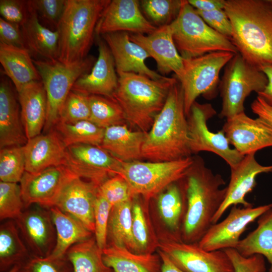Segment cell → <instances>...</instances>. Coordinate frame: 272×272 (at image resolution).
<instances>
[{
	"label": "cell",
	"mask_w": 272,
	"mask_h": 272,
	"mask_svg": "<svg viewBox=\"0 0 272 272\" xmlns=\"http://www.w3.org/2000/svg\"><path fill=\"white\" fill-rule=\"evenodd\" d=\"M231 42L239 53L260 69L272 64V0H226Z\"/></svg>",
	"instance_id": "6da1fadb"
},
{
	"label": "cell",
	"mask_w": 272,
	"mask_h": 272,
	"mask_svg": "<svg viewBox=\"0 0 272 272\" xmlns=\"http://www.w3.org/2000/svg\"><path fill=\"white\" fill-rule=\"evenodd\" d=\"M187 209L181 230V239L198 243L213 225V219L226 195V182L219 174L207 167L200 157L193 162L183 178Z\"/></svg>",
	"instance_id": "7a4b0ae2"
},
{
	"label": "cell",
	"mask_w": 272,
	"mask_h": 272,
	"mask_svg": "<svg viewBox=\"0 0 272 272\" xmlns=\"http://www.w3.org/2000/svg\"><path fill=\"white\" fill-rule=\"evenodd\" d=\"M186 117L183 91L177 80L146 133L142 149L143 158L150 162H165L190 157Z\"/></svg>",
	"instance_id": "3957f363"
},
{
	"label": "cell",
	"mask_w": 272,
	"mask_h": 272,
	"mask_svg": "<svg viewBox=\"0 0 272 272\" xmlns=\"http://www.w3.org/2000/svg\"><path fill=\"white\" fill-rule=\"evenodd\" d=\"M118 86L113 99L121 107L126 121L148 132L156 116L163 108L176 78L153 80L133 73H118Z\"/></svg>",
	"instance_id": "277c9868"
},
{
	"label": "cell",
	"mask_w": 272,
	"mask_h": 272,
	"mask_svg": "<svg viewBox=\"0 0 272 272\" xmlns=\"http://www.w3.org/2000/svg\"><path fill=\"white\" fill-rule=\"evenodd\" d=\"M110 0H66L56 30L59 34L58 60L66 64L88 56L97 23Z\"/></svg>",
	"instance_id": "5b68a950"
},
{
	"label": "cell",
	"mask_w": 272,
	"mask_h": 272,
	"mask_svg": "<svg viewBox=\"0 0 272 272\" xmlns=\"http://www.w3.org/2000/svg\"><path fill=\"white\" fill-rule=\"evenodd\" d=\"M170 26L176 48L184 59L218 51L238 53L231 41L207 25L187 1L184 0Z\"/></svg>",
	"instance_id": "8992f818"
},
{
	"label": "cell",
	"mask_w": 272,
	"mask_h": 272,
	"mask_svg": "<svg viewBox=\"0 0 272 272\" xmlns=\"http://www.w3.org/2000/svg\"><path fill=\"white\" fill-rule=\"evenodd\" d=\"M193 162L189 157L165 162L121 161L118 175L127 182L133 197L148 201L172 184L184 177Z\"/></svg>",
	"instance_id": "52a82bcc"
},
{
	"label": "cell",
	"mask_w": 272,
	"mask_h": 272,
	"mask_svg": "<svg viewBox=\"0 0 272 272\" xmlns=\"http://www.w3.org/2000/svg\"><path fill=\"white\" fill-rule=\"evenodd\" d=\"M96 60L90 55L72 64L58 60L33 59L46 93L47 111L43 128L45 132L53 128L58 122L62 106L75 82L90 72Z\"/></svg>",
	"instance_id": "ba28073f"
},
{
	"label": "cell",
	"mask_w": 272,
	"mask_h": 272,
	"mask_svg": "<svg viewBox=\"0 0 272 272\" xmlns=\"http://www.w3.org/2000/svg\"><path fill=\"white\" fill-rule=\"evenodd\" d=\"M267 83V77L260 69L240 53L235 54L225 65L220 82L222 104L219 116L227 119L244 112L246 98L253 92H262Z\"/></svg>",
	"instance_id": "9c48e42d"
},
{
	"label": "cell",
	"mask_w": 272,
	"mask_h": 272,
	"mask_svg": "<svg viewBox=\"0 0 272 272\" xmlns=\"http://www.w3.org/2000/svg\"><path fill=\"white\" fill-rule=\"evenodd\" d=\"M235 54L218 51L194 58H183V73L178 81L183 91L187 117L198 96L202 95L211 100L217 96L220 71Z\"/></svg>",
	"instance_id": "30bf717a"
},
{
	"label": "cell",
	"mask_w": 272,
	"mask_h": 272,
	"mask_svg": "<svg viewBox=\"0 0 272 272\" xmlns=\"http://www.w3.org/2000/svg\"><path fill=\"white\" fill-rule=\"evenodd\" d=\"M158 248L186 272H235L224 250L207 251L198 243H188L171 233L158 240Z\"/></svg>",
	"instance_id": "8fae6325"
},
{
	"label": "cell",
	"mask_w": 272,
	"mask_h": 272,
	"mask_svg": "<svg viewBox=\"0 0 272 272\" xmlns=\"http://www.w3.org/2000/svg\"><path fill=\"white\" fill-rule=\"evenodd\" d=\"M216 114L215 109L209 103L199 104L195 101L193 104L187 116L190 149L191 154L202 151L214 153L231 168L240 162L244 156L230 147L222 129L217 132L210 130L207 121Z\"/></svg>",
	"instance_id": "7c38bea8"
},
{
	"label": "cell",
	"mask_w": 272,
	"mask_h": 272,
	"mask_svg": "<svg viewBox=\"0 0 272 272\" xmlns=\"http://www.w3.org/2000/svg\"><path fill=\"white\" fill-rule=\"evenodd\" d=\"M64 165L78 177L99 186L118 175L121 161L99 146L77 144L66 148Z\"/></svg>",
	"instance_id": "4fadbf2b"
},
{
	"label": "cell",
	"mask_w": 272,
	"mask_h": 272,
	"mask_svg": "<svg viewBox=\"0 0 272 272\" xmlns=\"http://www.w3.org/2000/svg\"><path fill=\"white\" fill-rule=\"evenodd\" d=\"M77 176L65 165L36 173L25 171L20 182L25 210L33 205L48 209L54 207L65 186Z\"/></svg>",
	"instance_id": "5bb4252c"
},
{
	"label": "cell",
	"mask_w": 272,
	"mask_h": 272,
	"mask_svg": "<svg viewBox=\"0 0 272 272\" xmlns=\"http://www.w3.org/2000/svg\"><path fill=\"white\" fill-rule=\"evenodd\" d=\"M272 208V203L256 207L233 206L226 218L213 224L198 243L207 251L235 248L248 226Z\"/></svg>",
	"instance_id": "9a60e30c"
},
{
	"label": "cell",
	"mask_w": 272,
	"mask_h": 272,
	"mask_svg": "<svg viewBox=\"0 0 272 272\" xmlns=\"http://www.w3.org/2000/svg\"><path fill=\"white\" fill-rule=\"evenodd\" d=\"M35 205L24 210L15 221L31 255L47 257L56 245V230L49 209Z\"/></svg>",
	"instance_id": "2e32d148"
},
{
	"label": "cell",
	"mask_w": 272,
	"mask_h": 272,
	"mask_svg": "<svg viewBox=\"0 0 272 272\" xmlns=\"http://www.w3.org/2000/svg\"><path fill=\"white\" fill-rule=\"evenodd\" d=\"M222 130L230 144L243 156L272 147V125L258 117L252 118L245 112L227 118Z\"/></svg>",
	"instance_id": "e0dca14e"
},
{
	"label": "cell",
	"mask_w": 272,
	"mask_h": 272,
	"mask_svg": "<svg viewBox=\"0 0 272 272\" xmlns=\"http://www.w3.org/2000/svg\"><path fill=\"white\" fill-rule=\"evenodd\" d=\"M137 0H112L106 6L97 23L95 35L130 32L149 34L157 28L143 15Z\"/></svg>",
	"instance_id": "ac0fdd59"
},
{
	"label": "cell",
	"mask_w": 272,
	"mask_h": 272,
	"mask_svg": "<svg viewBox=\"0 0 272 272\" xmlns=\"http://www.w3.org/2000/svg\"><path fill=\"white\" fill-rule=\"evenodd\" d=\"M255 154L244 156L237 165L231 167L230 182L227 186L225 198L213 220V224L218 222L224 213L231 206L242 205L253 207L245 199L256 185V177L261 173L272 172V165L263 166L255 159Z\"/></svg>",
	"instance_id": "d6986e66"
},
{
	"label": "cell",
	"mask_w": 272,
	"mask_h": 272,
	"mask_svg": "<svg viewBox=\"0 0 272 272\" xmlns=\"http://www.w3.org/2000/svg\"><path fill=\"white\" fill-rule=\"evenodd\" d=\"M129 36L131 41L142 47L155 59L162 76L173 72L177 80L181 77L183 59L176 48L170 25L158 27L146 35L129 33Z\"/></svg>",
	"instance_id": "ffe728a7"
},
{
	"label": "cell",
	"mask_w": 272,
	"mask_h": 272,
	"mask_svg": "<svg viewBox=\"0 0 272 272\" xmlns=\"http://www.w3.org/2000/svg\"><path fill=\"white\" fill-rule=\"evenodd\" d=\"M97 44L98 57L94 65L89 73L77 80L72 90L113 99L118 81L114 60L107 44L99 36Z\"/></svg>",
	"instance_id": "44dd1931"
},
{
	"label": "cell",
	"mask_w": 272,
	"mask_h": 272,
	"mask_svg": "<svg viewBox=\"0 0 272 272\" xmlns=\"http://www.w3.org/2000/svg\"><path fill=\"white\" fill-rule=\"evenodd\" d=\"M102 37L113 56L117 73H133L155 80L166 78L147 66L145 60L150 55L142 47L130 40L129 33H110Z\"/></svg>",
	"instance_id": "7402d4cb"
},
{
	"label": "cell",
	"mask_w": 272,
	"mask_h": 272,
	"mask_svg": "<svg viewBox=\"0 0 272 272\" xmlns=\"http://www.w3.org/2000/svg\"><path fill=\"white\" fill-rule=\"evenodd\" d=\"M98 187L77 176L65 186L54 207L78 219L94 233V209Z\"/></svg>",
	"instance_id": "603a6c76"
},
{
	"label": "cell",
	"mask_w": 272,
	"mask_h": 272,
	"mask_svg": "<svg viewBox=\"0 0 272 272\" xmlns=\"http://www.w3.org/2000/svg\"><path fill=\"white\" fill-rule=\"evenodd\" d=\"M24 148L26 172L36 173L50 167L64 165L66 147L54 128L29 139Z\"/></svg>",
	"instance_id": "cb8c5ba5"
},
{
	"label": "cell",
	"mask_w": 272,
	"mask_h": 272,
	"mask_svg": "<svg viewBox=\"0 0 272 272\" xmlns=\"http://www.w3.org/2000/svg\"><path fill=\"white\" fill-rule=\"evenodd\" d=\"M28 14L21 25L25 48L35 60H58L59 34L56 30H52L43 26L38 16L27 1Z\"/></svg>",
	"instance_id": "d4e9b609"
},
{
	"label": "cell",
	"mask_w": 272,
	"mask_h": 272,
	"mask_svg": "<svg viewBox=\"0 0 272 272\" xmlns=\"http://www.w3.org/2000/svg\"><path fill=\"white\" fill-rule=\"evenodd\" d=\"M27 141L17 100L10 83L2 78L0 84V148L23 146Z\"/></svg>",
	"instance_id": "484cf974"
},
{
	"label": "cell",
	"mask_w": 272,
	"mask_h": 272,
	"mask_svg": "<svg viewBox=\"0 0 272 272\" xmlns=\"http://www.w3.org/2000/svg\"><path fill=\"white\" fill-rule=\"evenodd\" d=\"M18 93L21 117L28 140L40 134L47 116L46 91L41 81L30 83Z\"/></svg>",
	"instance_id": "4316f807"
},
{
	"label": "cell",
	"mask_w": 272,
	"mask_h": 272,
	"mask_svg": "<svg viewBox=\"0 0 272 272\" xmlns=\"http://www.w3.org/2000/svg\"><path fill=\"white\" fill-rule=\"evenodd\" d=\"M146 132L132 131L124 124L105 128L100 146L123 162L139 161L143 159L142 149Z\"/></svg>",
	"instance_id": "83f0119b"
},
{
	"label": "cell",
	"mask_w": 272,
	"mask_h": 272,
	"mask_svg": "<svg viewBox=\"0 0 272 272\" xmlns=\"http://www.w3.org/2000/svg\"><path fill=\"white\" fill-rule=\"evenodd\" d=\"M103 260L113 272H161L159 254H141L125 247L107 245L103 250Z\"/></svg>",
	"instance_id": "f1b7e54d"
},
{
	"label": "cell",
	"mask_w": 272,
	"mask_h": 272,
	"mask_svg": "<svg viewBox=\"0 0 272 272\" xmlns=\"http://www.w3.org/2000/svg\"><path fill=\"white\" fill-rule=\"evenodd\" d=\"M0 62L18 92L30 83L41 81L33 59L26 48L0 43Z\"/></svg>",
	"instance_id": "f546056e"
},
{
	"label": "cell",
	"mask_w": 272,
	"mask_h": 272,
	"mask_svg": "<svg viewBox=\"0 0 272 272\" xmlns=\"http://www.w3.org/2000/svg\"><path fill=\"white\" fill-rule=\"evenodd\" d=\"M49 210L56 233V245L51 256H64L73 245L92 236L93 233L74 216L62 212L56 207Z\"/></svg>",
	"instance_id": "4dcf8cb0"
},
{
	"label": "cell",
	"mask_w": 272,
	"mask_h": 272,
	"mask_svg": "<svg viewBox=\"0 0 272 272\" xmlns=\"http://www.w3.org/2000/svg\"><path fill=\"white\" fill-rule=\"evenodd\" d=\"M31 255L15 220L3 222L0 226V271L21 265Z\"/></svg>",
	"instance_id": "1f68e13d"
},
{
	"label": "cell",
	"mask_w": 272,
	"mask_h": 272,
	"mask_svg": "<svg viewBox=\"0 0 272 272\" xmlns=\"http://www.w3.org/2000/svg\"><path fill=\"white\" fill-rule=\"evenodd\" d=\"M176 182L159 194L157 206L159 214L166 226L173 234L180 236L187 209L184 182L182 186Z\"/></svg>",
	"instance_id": "d6a6232c"
},
{
	"label": "cell",
	"mask_w": 272,
	"mask_h": 272,
	"mask_svg": "<svg viewBox=\"0 0 272 272\" xmlns=\"http://www.w3.org/2000/svg\"><path fill=\"white\" fill-rule=\"evenodd\" d=\"M235 249L245 257L262 255L270 264L268 272H272V208L258 218L256 229L240 239Z\"/></svg>",
	"instance_id": "836d02e7"
},
{
	"label": "cell",
	"mask_w": 272,
	"mask_h": 272,
	"mask_svg": "<svg viewBox=\"0 0 272 272\" xmlns=\"http://www.w3.org/2000/svg\"><path fill=\"white\" fill-rule=\"evenodd\" d=\"M131 199L112 207L107 229L108 245L125 247L134 252L132 234V202Z\"/></svg>",
	"instance_id": "e575fe53"
},
{
	"label": "cell",
	"mask_w": 272,
	"mask_h": 272,
	"mask_svg": "<svg viewBox=\"0 0 272 272\" xmlns=\"http://www.w3.org/2000/svg\"><path fill=\"white\" fill-rule=\"evenodd\" d=\"M65 255L72 263L73 272H113L104 263L103 250L92 236L73 245Z\"/></svg>",
	"instance_id": "d590c367"
},
{
	"label": "cell",
	"mask_w": 272,
	"mask_h": 272,
	"mask_svg": "<svg viewBox=\"0 0 272 272\" xmlns=\"http://www.w3.org/2000/svg\"><path fill=\"white\" fill-rule=\"evenodd\" d=\"M54 128L60 135L67 148L77 144L100 146L105 129L90 120H82L73 123L58 121Z\"/></svg>",
	"instance_id": "8d00e7d4"
},
{
	"label": "cell",
	"mask_w": 272,
	"mask_h": 272,
	"mask_svg": "<svg viewBox=\"0 0 272 272\" xmlns=\"http://www.w3.org/2000/svg\"><path fill=\"white\" fill-rule=\"evenodd\" d=\"M132 234L135 253H153L158 242L144 206L134 197L132 202Z\"/></svg>",
	"instance_id": "74e56055"
},
{
	"label": "cell",
	"mask_w": 272,
	"mask_h": 272,
	"mask_svg": "<svg viewBox=\"0 0 272 272\" xmlns=\"http://www.w3.org/2000/svg\"><path fill=\"white\" fill-rule=\"evenodd\" d=\"M89 120L97 126L105 129L126 121L121 107L114 99L96 95H89Z\"/></svg>",
	"instance_id": "f35d334b"
},
{
	"label": "cell",
	"mask_w": 272,
	"mask_h": 272,
	"mask_svg": "<svg viewBox=\"0 0 272 272\" xmlns=\"http://www.w3.org/2000/svg\"><path fill=\"white\" fill-rule=\"evenodd\" d=\"M25 172L24 146H11L0 150V180L18 183Z\"/></svg>",
	"instance_id": "ab89813d"
},
{
	"label": "cell",
	"mask_w": 272,
	"mask_h": 272,
	"mask_svg": "<svg viewBox=\"0 0 272 272\" xmlns=\"http://www.w3.org/2000/svg\"><path fill=\"white\" fill-rule=\"evenodd\" d=\"M140 2L144 13L158 28L170 25L175 20L184 0H142Z\"/></svg>",
	"instance_id": "60d3db41"
},
{
	"label": "cell",
	"mask_w": 272,
	"mask_h": 272,
	"mask_svg": "<svg viewBox=\"0 0 272 272\" xmlns=\"http://www.w3.org/2000/svg\"><path fill=\"white\" fill-rule=\"evenodd\" d=\"M20 185L0 181V220H16L24 211Z\"/></svg>",
	"instance_id": "b9f144b4"
},
{
	"label": "cell",
	"mask_w": 272,
	"mask_h": 272,
	"mask_svg": "<svg viewBox=\"0 0 272 272\" xmlns=\"http://www.w3.org/2000/svg\"><path fill=\"white\" fill-rule=\"evenodd\" d=\"M89 97V95L86 94L72 90L62 106L58 121L73 123L89 120L90 108Z\"/></svg>",
	"instance_id": "7bdbcfd3"
},
{
	"label": "cell",
	"mask_w": 272,
	"mask_h": 272,
	"mask_svg": "<svg viewBox=\"0 0 272 272\" xmlns=\"http://www.w3.org/2000/svg\"><path fill=\"white\" fill-rule=\"evenodd\" d=\"M18 272H73V268L66 255L43 257L32 255L20 265Z\"/></svg>",
	"instance_id": "ee69618b"
},
{
	"label": "cell",
	"mask_w": 272,
	"mask_h": 272,
	"mask_svg": "<svg viewBox=\"0 0 272 272\" xmlns=\"http://www.w3.org/2000/svg\"><path fill=\"white\" fill-rule=\"evenodd\" d=\"M98 193L112 207L134 197L127 182L119 175L113 176L104 181L99 186Z\"/></svg>",
	"instance_id": "f6af8a7d"
},
{
	"label": "cell",
	"mask_w": 272,
	"mask_h": 272,
	"mask_svg": "<svg viewBox=\"0 0 272 272\" xmlns=\"http://www.w3.org/2000/svg\"><path fill=\"white\" fill-rule=\"evenodd\" d=\"M112 208L111 204L97 191L94 209V233L96 243L102 250L107 246L108 225Z\"/></svg>",
	"instance_id": "bcb514c9"
},
{
	"label": "cell",
	"mask_w": 272,
	"mask_h": 272,
	"mask_svg": "<svg viewBox=\"0 0 272 272\" xmlns=\"http://www.w3.org/2000/svg\"><path fill=\"white\" fill-rule=\"evenodd\" d=\"M29 2L38 17L54 26L56 30L63 13L66 0H32Z\"/></svg>",
	"instance_id": "7dc6e473"
},
{
	"label": "cell",
	"mask_w": 272,
	"mask_h": 272,
	"mask_svg": "<svg viewBox=\"0 0 272 272\" xmlns=\"http://www.w3.org/2000/svg\"><path fill=\"white\" fill-rule=\"evenodd\" d=\"M224 250L230 259L235 272H265V262L262 255L255 254L245 257L234 248H228Z\"/></svg>",
	"instance_id": "c3c4849f"
},
{
	"label": "cell",
	"mask_w": 272,
	"mask_h": 272,
	"mask_svg": "<svg viewBox=\"0 0 272 272\" xmlns=\"http://www.w3.org/2000/svg\"><path fill=\"white\" fill-rule=\"evenodd\" d=\"M196 11L211 28L231 40L233 34L232 26L224 9L210 12Z\"/></svg>",
	"instance_id": "681fc988"
},
{
	"label": "cell",
	"mask_w": 272,
	"mask_h": 272,
	"mask_svg": "<svg viewBox=\"0 0 272 272\" xmlns=\"http://www.w3.org/2000/svg\"><path fill=\"white\" fill-rule=\"evenodd\" d=\"M0 14L4 20L21 26L28 14L27 1L1 0Z\"/></svg>",
	"instance_id": "f907efd6"
},
{
	"label": "cell",
	"mask_w": 272,
	"mask_h": 272,
	"mask_svg": "<svg viewBox=\"0 0 272 272\" xmlns=\"http://www.w3.org/2000/svg\"><path fill=\"white\" fill-rule=\"evenodd\" d=\"M0 43L26 48L21 26L1 18Z\"/></svg>",
	"instance_id": "816d5d0a"
},
{
	"label": "cell",
	"mask_w": 272,
	"mask_h": 272,
	"mask_svg": "<svg viewBox=\"0 0 272 272\" xmlns=\"http://www.w3.org/2000/svg\"><path fill=\"white\" fill-rule=\"evenodd\" d=\"M252 112L272 125V107L257 96L251 104Z\"/></svg>",
	"instance_id": "f5cc1de1"
},
{
	"label": "cell",
	"mask_w": 272,
	"mask_h": 272,
	"mask_svg": "<svg viewBox=\"0 0 272 272\" xmlns=\"http://www.w3.org/2000/svg\"><path fill=\"white\" fill-rule=\"evenodd\" d=\"M188 3L195 10L210 12L224 9L226 0H187Z\"/></svg>",
	"instance_id": "db71d44e"
},
{
	"label": "cell",
	"mask_w": 272,
	"mask_h": 272,
	"mask_svg": "<svg viewBox=\"0 0 272 272\" xmlns=\"http://www.w3.org/2000/svg\"><path fill=\"white\" fill-rule=\"evenodd\" d=\"M260 70L266 76L268 83L265 89L257 95L272 107V64L262 66Z\"/></svg>",
	"instance_id": "11a10c76"
},
{
	"label": "cell",
	"mask_w": 272,
	"mask_h": 272,
	"mask_svg": "<svg viewBox=\"0 0 272 272\" xmlns=\"http://www.w3.org/2000/svg\"><path fill=\"white\" fill-rule=\"evenodd\" d=\"M158 253L162 260L161 272H186L175 265L163 252L158 250Z\"/></svg>",
	"instance_id": "9f6ffc18"
},
{
	"label": "cell",
	"mask_w": 272,
	"mask_h": 272,
	"mask_svg": "<svg viewBox=\"0 0 272 272\" xmlns=\"http://www.w3.org/2000/svg\"><path fill=\"white\" fill-rule=\"evenodd\" d=\"M20 268V265H15L7 272H18Z\"/></svg>",
	"instance_id": "6f0895ef"
}]
</instances>
